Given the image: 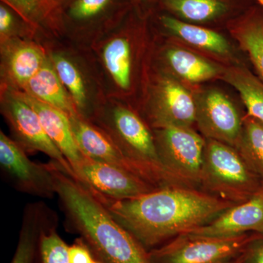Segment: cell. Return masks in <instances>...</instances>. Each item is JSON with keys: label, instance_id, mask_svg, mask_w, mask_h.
<instances>
[{"label": "cell", "instance_id": "9a60e30c", "mask_svg": "<svg viewBox=\"0 0 263 263\" xmlns=\"http://www.w3.org/2000/svg\"><path fill=\"white\" fill-rule=\"evenodd\" d=\"M0 164L2 169L23 191L42 197L56 194L51 164L34 163L14 140L0 132Z\"/></svg>", "mask_w": 263, "mask_h": 263}, {"label": "cell", "instance_id": "8992f818", "mask_svg": "<svg viewBox=\"0 0 263 263\" xmlns=\"http://www.w3.org/2000/svg\"><path fill=\"white\" fill-rule=\"evenodd\" d=\"M1 112L10 128L14 141L25 152H40L51 159L66 174L77 181L68 161L50 139L34 108L18 91L1 87Z\"/></svg>", "mask_w": 263, "mask_h": 263}, {"label": "cell", "instance_id": "ac0fdd59", "mask_svg": "<svg viewBox=\"0 0 263 263\" xmlns=\"http://www.w3.org/2000/svg\"><path fill=\"white\" fill-rule=\"evenodd\" d=\"M18 91L24 100L35 110L46 134L68 161L79 181V174L84 155L76 143L67 114L23 91Z\"/></svg>", "mask_w": 263, "mask_h": 263}, {"label": "cell", "instance_id": "6da1fadb", "mask_svg": "<svg viewBox=\"0 0 263 263\" xmlns=\"http://www.w3.org/2000/svg\"><path fill=\"white\" fill-rule=\"evenodd\" d=\"M147 252L208 224L235 205L187 186H168L141 196L98 199Z\"/></svg>", "mask_w": 263, "mask_h": 263}, {"label": "cell", "instance_id": "4316f807", "mask_svg": "<svg viewBox=\"0 0 263 263\" xmlns=\"http://www.w3.org/2000/svg\"><path fill=\"white\" fill-rule=\"evenodd\" d=\"M39 220L34 212L29 213L25 217L16 250L10 263H33L39 243Z\"/></svg>", "mask_w": 263, "mask_h": 263}, {"label": "cell", "instance_id": "5b68a950", "mask_svg": "<svg viewBox=\"0 0 263 263\" xmlns=\"http://www.w3.org/2000/svg\"><path fill=\"white\" fill-rule=\"evenodd\" d=\"M129 0H67L57 13V34L91 46L128 15Z\"/></svg>", "mask_w": 263, "mask_h": 263}, {"label": "cell", "instance_id": "1f68e13d", "mask_svg": "<svg viewBox=\"0 0 263 263\" xmlns=\"http://www.w3.org/2000/svg\"><path fill=\"white\" fill-rule=\"evenodd\" d=\"M157 1H159V3H160V0H129L132 7H136L137 8L141 10V11L146 10L145 9L150 8Z\"/></svg>", "mask_w": 263, "mask_h": 263}, {"label": "cell", "instance_id": "277c9868", "mask_svg": "<svg viewBox=\"0 0 263 263\" xmlns=\"http://www.w3.org/2000/svg\"><path fill=\"white\" fill-rule=\"evenodd\" d=\"M200 184L213 195L235 204L263 191L258 177L238 150L212 139H206Z\"/></svg>", "mask_w": 263, "mask_h": 263}, {"label": "cell", "instance_id": "d6986e66", "mask_svg": "<svg viewBox=\"0 0 263 263\" xmlns=\"http://www.w3.org/2000/svg\"><path fill=\"white\" fill-rule=\"evenodd\" d=\"M20 91L60 109L67 116L79 114L57 75L48 53L41 69Z\"/></svg>", "mask_w": 263, "mask_h": 263}, {"label": "cell", "instance_id": "836d02e7", "mask_svg": "<svg viewBox=\"0 0 263 263\" xmlns=\"http://www.w3.org/2000/svg\"><path fill=\"white\" fill-rule=\"evenodd\" d=\"M241 254H240V255L238 256V257H235V258H234V259H230V260L226 261V262H221V263H240V257H241Z\"/></svg>", "mask_w": 263, "mask_h": 263}, {"label": "cell", "instance_id": "7c38bea8", "mask_svg": "<svg viewBox=\"0 0 263 263\" xmlns=\"http://www.w3.org/2000/svg\"><path fill=\"white\" fill-rule=\"evenodd\" d=\"M199 130L206 139L226 143L236 148L243 129V118L224 93L207 90L195 98Z\"/></svg>", "mask_w": 263, "mask_h": 263}, {"label": "cell", "instance_id": "e0dca14e", "mask_svg": "<svg viewBox=\"0 0 263 263\" xmlns=\"http://www.w3.org/2000/svg\"><path fill=\"white\" fill-rule=\"evenodd\" d=\"M263 230V191L235 204L212 221L185 234L205 238H228Z\"/></svg>", "mask_w": 263, "mask_h": 263}, {"label": "cell", "instance_id": "7402d4cb", "mask_svg": "<svg viewBox=\"0 0 263 263\" xmlns=\"http://www.w3.org/2000/svg\"><path fill=\"white\" fill-rule=\"evenodd\" d=\"M164 60L176 75L193 84L222 75L223 71L217 65L181 48H169L164 53Z\"/></svg>", "mask_w": 263, "mask_h": 263}, {"label": "cell", "instance_id": "d4e9b609", "mask_svg": "<svg viewBox=\"0 0 263 263\" xmlns=\"http://www.w3.org/2000/svg\"><path fill=\"white\" fill-rule=\"evenodd\" d=\"M249 167L258 177L263 188V123L247 115L236 147Z\"/></svg>", "mask_w": 263, "mask_h": 263}, {"label": "cell", "instance_id": "30bf717a", "mask_svg": "<svg viewBox=\"0 0 263 263\" xmlns=\"http://www.w3.org/2000/svg\"><path fill=\"white\" fill-rule=\"evenodd\" d=\"M47 51L76 110L91 120L108 100L101 76L94 73L91 67L73 53L60 49Z\"/></svg>", "mask_w": 263, "mask_h": 263}, {"label": "cell", "instance_id": "44dd1931", "mask_svg": "<svg viewBox=\"0 0 263 263\" xmlns=\"http://www.w3.org/2000/svg\"><path fill=\"white\" fill-rule=\"evenodd\" d=\"M232 32L263 81V13L257 10L235 21Z\"/></svg>", "mask_w": 263, "mask_h": 263}, {"label": "cell", "instance_id": "ffe728a7", "mask_svg": "<svg viewBox=\"0 0 263 263\" xmlns=\"http://www.w3.org/2000/svg\"><path fill=\"white\" fill-rule=\"evenodd\" d=\"M158 21L167 32L191 46L221 56L230 53L229 43L224 36L215 31L168 15H159Z\"/></svg>", "mask_w": 263, "mask_h": 263}, {"label": "cell", "instance_id": "e575fe53", "mask_svg": "<svg viewBox=\"0 0 263 263\" xmlns=\"http://www.w3.org/2000/svg\"><path fill=\"white\" fill-rule=\"evenodd\" d=\"M259 5H262L263 7V0H256Z\"/></svg>", "mask_w": 263, "mask_h": 263}, {"label": "cell", "instance_id": "4fadbf2b", "mask_svg": "<svg viewBox=\"0 0 263 263\" xmlns=\"http://www.w3.org/2000/svg\"><path fill=\"white\" fill-rule=\"evenodd\" d=\"M79 181L97 198L103 197L115 200L134 198L158 189L128 171L85 155Z\"/></svg>", "mask_w": 263, "mask_h": 263}, {"label": "cell", "instance_id": "484cf974", "mask_svg": "<svg viewBox=\"0 0 263 263\" xmlns=\"http://www.w3.org/2000/svg\"><path fill=\"white\" fill-rule=\"evenodd\" d=\"M15 10L38 32L57 34L54 15L48 0H0Z\"/></svg>", "mask_w": 263, "mask_h": 263}, {"label": "cell", "instance_id": "ba28073f", "mask_svg": "<svg viewBox=\"0 0 263 263\" xmlns=\"http://www.w3.org/2000/svg\"><path fill=\"white\" fill-rule=\"evenodd\" d=\"M154 136L164 167L186 184L200 183L206 139L188 127L155 129Z\"/></svg>", "mask_w": 263, "mask_h": 263}, {"label": "cell", "instance_id": "52a82bcc", "mask_svg": "<svg viewBox=\"0 0 263 263\" xmlns=\"http://www.w3.org/2000/svg\"><path fill=\"white\" fill-rule=\"evenodd\" d=\"M254 235L218 238L182 234L148 254L151 263H221L238 257Z\"/></svg>", "mask_w": 263, "mask_h": 263}, {"label": "cell", "instance_id": "d590c367", "mask_svg": "<svg viewBox=\"0 0 263 263\" xmlns=\"http://www.w3.org/2000/svg\"><path fill=\"white\" fill-rule=\"evenodd\" d=\"M91 263H101V262H100V261L98 260V259L95 258L94 259H93L92 262H91Z\"/></svg>", "mask_w": 263, "mask_h": 263}, {"label": "cell", "instance_id": "9c48e42d", "mask_svg": "<svg viewBox=\"0 0 263 263\" xmlns=\"http://www.w3.org/2000/svg\"><path fill=\"white\" fill-rule=\"evenodd\" d=\"M126 22L127 18L90 46L101 67L108 98L127 94L133 86L134 50Z\"/></svg>", "mask_w": 263, "mask_h": 263}, {"label": "cell", "instance_id": "8d00e7d4", "mask_svg": "<svg viewBox=\"0 0 263 263\" xmlns=\"http://www.w3.org/2000/svg\"><path fill=\"white\" fill-rule=\"evenodd\" d=\"M258 233V234L262 235V236H263V230H262V231H260V232H259V233Z\"/></svg>", "mask_w": 263, "mask_h": 263}, {"label": "cell", "instance_id": "603a6c76", "mask_svg": "<svg viewBox=\"0 0 263 263\" xmlns=\"http://www.w3.org/2000/svg\"><path fill=\"white\" fill-rule=\"evenodd\" d=\"M221 76L239 93L247 115L263 123V81L245 67H229Z\"/></svg>", "mask_w": 263, "mask_h": 263}, {"label": "cell", "instance_id": "83f0119b", "mask_svg": "<svg viewBox=\"0 0 263 263\" xmlns=\"http://www.w3.org/2000/svg\"><path fill=\"white\" fill-rule=\"evenodd\" d=\"M40 33L10 6L0 2V43L15 39H34Z\"/></svg>", "mask_w": 263, "mask_h": 263}, {"label": "cell", "instance_id": "2e32d148", "mask_svg": "<svg viewBox=\"0 0 263 263\" xmlns=\"http://www.w3.org/2000/svg\"><path fill=\"white\" fill-rule=\"evenodd\" d=\"M1 87L22 91L47 58L46 48L32 39L15 38L0 43Z\"/></svg>", "mask_w": 263, "mask_h": 263}, {"label": "cell", "instance_id": "3957f363", "mask_svg": "<svg viewBox=\"0 0 263 263\" xmlns=\"http://www.w3.org/2000/svg\"><path fill=\"white\" fill-rule=\"evenodd\" d=\"M91 121L106 132L123 152L146 171L157 188L188 186L164 167L155 136L130 108L108 98Z\"/></svg>", "mask_w": 263, "mask_h": 263}, {"label": "cell", "instance_id": "f546056e", "mask_svg": "<svg viewBox=\"0 0 263 263\" xmlns=\"http://www.w3.org/2000/svg\"><path fill=\"white\" fill-rule=\"evenodd\" d=\"M240 263H263V236L255 235L242 252Z\"/></svg>", "mask_w": 263, "mask_h": 263}, {"label": "cell", "instance_id": "f1b7e54d", "mask_svg": "<svg viewBox=\"0 0 263 263\" xmlns=\"http://www.w3.org/2000/svg\"><path fill=\"white\" fill-rule=\"evenodd\" d=\"M68 248L55 230L41 231L37 247L41 263H71Z\"/></svg>", "mask_w": 263, "mask_h": 263}, {"label": "cell", "instance_id": "cb8c5ba5", "mask_svg": "<svg viewBox=\"0 0 263 263\" xmlns=\"http://www.w3.org/2000/svg\"><path fill=\"white\" fill-rule=\"evenodd\" d=\"M160 5L176 18L190 24L212 22L229 10L226 0H160Z\"/></svg>", "mask_w": 263, "mask_h": 263}, {"label": "cell", "instance_id": "7a4b0ae2", "mask_svg": "<svg viewBox=\"0 0 263 263\" xmlns=\"http://www.w3.org/2000/svg\"><path fill=\"white\" fill-rule=\"evenodd\" d=\"M56 194L67 215L101 263H151L149 254L94 194L51 162Z\"/></svg>", "mask_w": 263, "mask_h": 263}, {"label": "cell", "instance_id": "8fae6325", "mask_svg": "<svg viewBox=\"0 0 263 263\" xmlns=\"http://www.w3.org/2000/svg\"><path fill=\"white\" fill-rule=\"evenodd\" d=\"M147 115L155 129L193 128L196 119L195 98L179 81L161 76L151 89Z\"/></svg>", "mask_w": 263, "mask_h": 263}, {"label": "cell", "instance_id": "5bb4252c", "mask_svg": "<svg viewBox=\"0 0 263 263\" xmlns=\"http://www.w3.org/2000/svg\"><path fill=\"white\" fill-rule=\"evenodd\" d=\"M68 117L72 134L83 155L128 171L157 187L146 171L127 157L101 127L79 114Z\"/></svg>", "mask_w": 263, "mask_h": 263}, {"label": "cell", "instance_id": "d6a6232c", "mask_svg": "<svg viewBox=\"0 0 263 263\" xmlns=\"http://www.w3.org/2000/svg\"><path fill=\"white\" fill-rule=\"evenodd\" d=\"M66 1H67V0H48L50 8H51L53 15H54L55 21H56L57 13L59 8H60Z\"/></svg>", "mask_w": 263, "mask_h": 263}, {"label": "cell", "instance_id": "4dcf8cb0", "mask_svg": "<svg viewBox=\"0 0 263 263\" xmlns=\"http://www.w3.org/2000/svg\"><path fill=\"white\" fill-rule=\"evenodd\" d=\"M68 251L71 263H91L95 259L89 247L81 239L69 247Z\"/></svg>", "mask_w": 263, "mask_h": 263}]
</instances>
